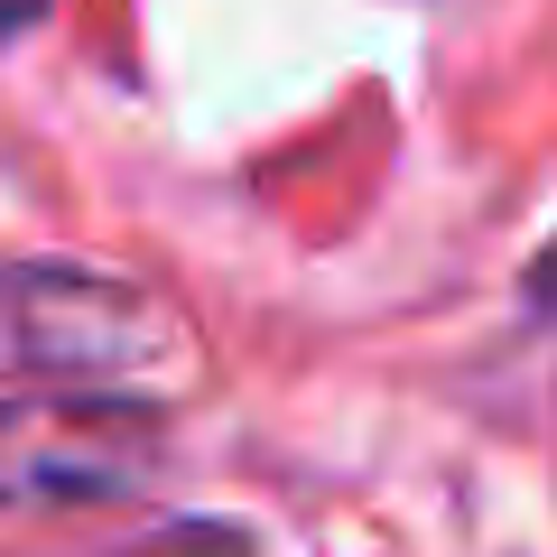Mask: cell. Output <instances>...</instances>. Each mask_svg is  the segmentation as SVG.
<instances>
[{
  "label": "cell",
  "instance_id": "6da1fadb",
  "mask_svg": "<svg viewBox=\"0 0 557 557\" xmlns=\"http://www.w3.org/2000/svg\"><path fill=\"white\" fill-rule=\"evenodd\" d=\"M0 381L159 409L196 381V335L139 278L84 260H0Z\"/></svg>",
  "mask_w": 557,
  "mask_h": 557
},
{
  "label": "cell",
  "instance_id": "5b68a950",
  "mask_svg": "<svg viewBox=\"0 0 557 557\" xmlns=\"http://www.w3.org/2000/svg\"><path fill=\"white\" fill-rule=\"evenodd\" d=\"M38 10H47V0H0V28H28Z\"/></svg>",
  "mask_w": 557,
  "mask_h": 557
},
{
  "label": "cell",
  "instance_id": "277c9868",
  "mask_svg": "<svg viewBox=\"0 0 557 557\" xmlns=\"http://www.w3.org/2000/svg\"><path fill=\"white\" fill-rule=\"evenodd\" d=\"M530 298H539V307H548V317H557V242H548V251H539V270H530Z\"/></svg>",
  "mask_w": 557,
  "mask_h": 557
},
{
  "label": "cell",
  "instance_id": "3957f363",
  "mask_svg": "<svg viewBox=\"0 0 557 557\" xmlns=\"http://www.w3.org/2000/svg\"><path fill=\"white\" fill-rule=\"evenodd\" d=\"M121 557H251V530L242 520H168L159 539H139Z\"/></svg>",
  "mask_w": 557,
  "mask_h": 557
},
{
  "label": "cell",
  "instance_id": "7a4b0ae2",
  "mask_svg": "<svg viewBox=\"0 0 557 557\" xmlns=\"http://www.w3.org/2000/svg\"><path fill=\"white\" fill-rule=\"evenodd\" d=\"M149 409L131 399H0V502H102L139 483Z\"/></svg>",
  "mask_w": 557,
  "mask_h": 557
}]
</instances>
